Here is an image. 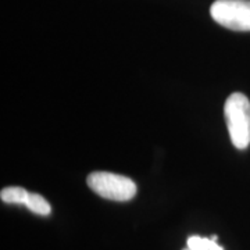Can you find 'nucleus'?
Listing matches in <instances>:
<instances>
[{
  "label": "nucleus",
  "mask_w": 250,
  "mask_h": 250,
  "mask_svg": "<svg viewBox=\"0 0 250 250\" xmlns=\"http://www.w3.org/2000/svg\"><path fill=\"white\" fill-rule=\"evenodd\" d=\"M225 123L232 145L243 150L250 145V100L246 95L235 92L224 106Z\"/></svg>",
  "instance_id": "1"
},
{
  "label": "nucleus",
  "mask_w": 250,
  "mask_h": 250,
  "mask_svg": "<svg viewBox=\"0 0 250 250\" xmlns=\"http://www.w3.org/2000/svg\"><path fill=\"white\" fill-rule=\"evenodd\" d=\"M86 182L96 195L114 202H128L134 199L138 190L136 184L131 178L107 171L90 172Z\"/></svg>",
  "instance_id": "2"
},
{
  "label": "nucleus",
  "mask_w": 250,
  "mask_h": 250,
  "mask_svg": "<svg viewBox=\"0 0 250 250\" xmlns=\"http://www.w3.org/2000/svg\"><path fill=\"white\" fill-rule=\"evenodd\" d=\"M215 22L232 31H250V0H215L210 7Z\"/></svg>",
  "instance_id": "3"
},
{
  "label": "nucleus",
  "mask_w": 250,
  "mask_h": 250,
  "mask_svg": "<svg viewBox=\"0 0 250 250\" xmlns=\"http://www.w3.org/2000/svg\"><path fill=\"white\" fill-rule=\"evenodd\" d=\"M29 192L21 187H9L1 189L0 199L10 205H25Z\"/></svg>",
  "instance_id": "4"
},
{
  "label": "nucleus",
  "mask_w": 250,
  "mask_h": 250,
  "mask_svg": "<svg viewBox=\"0 0 250 250\" xmlns=\"http://www.w3.org/2000/svg\"><path fill=\"white\" fill-rule=\"evenodd\" d=\"M24 206L38 215H49L52 213V207L49 205V202L38 193H29Z\"/></svg>",
  "instance_id": "5"
},
{
  "label": "nucleus",
  "mask_w": 250,
  "mask_h": 250,
  "mask_svg": "<svg viewBox=\"0 0 250 250\" xmlns=\"http://www.w3.org/2000/svg\"><path fill=\"white\" fill-rule=\"evenodd\" d=\"M187 250H224L217 243V236L211 238H202V236H190L188 238V249Z\"/></svg>",
  "instance_id": "6"
}]
</instances>
